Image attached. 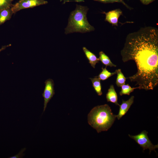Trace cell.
<instances>
[{
    "label": "cell",
    "mask_w": 158,
    "mask_h": 158,
    "mask_svg": "<svg viewBox=\"0 0 158 158\" xmlns=\"http://www.w3.org/2000/svg\"><path fill=\"white\" fill-rule=\"evenodd\" d=\"M13 14L11 7L0 10V25L9 20Z\"/></svg>",
    "instance_id": "cell-11"
},
{
    "label": "cell",
    "mask_w": 158,
    "mask_h": 158,
    "mask_svg": "<svg viewBox=\"0 0 158 158\" xmlns=\"http://www.w3.org/2000/svg\"><path fill=\"white\" fill-rule=\"evenodd\" d=\"M83 49L86 57L89 61V63L93 68H95L96 63L100 61L99 59L86 47H83Z\"/></svg>",
    "instance_id": "cell-10"
},
{
    "label": "cell",
    "mask_w": 158,
    "mask_h": 158,
    "mask_svg": "<svg viewBox=\"0 0 158 158\" xmlns=\"http://www.w3.org/2000/svg\"><path fill=\"white\" fill-rule=\"evenodd\" d=\"M89 9L87 6L76 5L75 10L70 15L68 25L65 29V34L75 32L84 33L95 30V28L89 23L87 17Z\"/></svg>",
    "instance_id": "cell-3"
},
{
    "label": "cell",
    "mask_w": 158,
    "mask_h": 158,
    "mask_svg": "<svg viewBox=\"0 0 158 158\" xmlns=\"http://www.w3.org/2000/svg\"><path fill=\"white\" fill-rule=\"evenodd\" d=\"M105 15V20L113 25L118 26V19L122 14V11L120 8L116 9L108 12H103Z\"/></svg>",
    "instance_id": "cell-7"
},
{
    "label": "cell",
    "mask_w": 158,
    "mask_h": 158,
    "mask_svg": "<svg viewBox=\"0 0 158 158\" xmlns=\"http://www.w3.org/2000/svg\"><path fill=\"white\" fill-rule=\"evenodd\" d=\"M117 76L116 83L118 87H121L122 85L125 84V82L127 78H126L121 71L120 69L116 70Z\"/></svg>",
    "instance_id": "cell-15"
},
{
    "label": "cell",
    "mask_w": 158,
    "mask_h": 158,
    "mask_svg": "<svg viewBox=\"0 0 158 158\" xmlns=\"http://www.w3.org/2000/svg\"><path fill=\"white\" fill-rule=\"evenodd\" d=\"M106 98L108 102H111L116 105L119 106V104L118 102L117 95L113 85H110L106 94Z\"/></svg>",
    "instance_id": "cell-9"
},
{
    "label": "cell",
    "mask_w": 158,
    "mask_h": 158,
    "mask_svg": "<svg viewBox=\"0 0 158 158\" xmlns=\"http://www.w3.org/2000/svg\"><path fill=\"white\" fill-rule=\"evenodd\" d=\"M121 87V90L119 93L120 96L123 95H130V94L135 89H138V87H132L128 84L123 85Z\"/></svg>",
    "instance_id": "cell-16"
},
{
    "label": "cell",
    "mask_w": 158,
    "mask_h": 158,
    "mask_svg": "<svg viewBox=\"0 0 158 158\" xmlns=\"http://www.w3.org/2000/svg\"><path fill=\"white\" fill-rule=\"evenodd\" d=\"M155 0H140L141 2L143 4L148 5Z\"/></svg>",
    "instance_id": "cell-20"
},
{
    "label": "cell",
    "mask_w": 158,
    "mask_h": 158,
    "mask_svg": "<svg viewBox=\"0 0 158 158\" xmlns=\"http://www.w3.org/2000/svg\"><path fill=\"white\" fill-rule=\"evenodd\" d=\"M45 87L42 95L44 99L43 113L45 111L47 104L55 94L54 83L53 80L49 79L45 82Z\"/></svg>",
    "instance_id": "cell-6"
},
{
    "label": "cell",
    "mask_w": 158,
    "mask_h": 158,
    "mask_svg": "<svg viewBox=\"0 0 158 158\" xmlns=\"http://www.w3.org/2000/svg\"><path fill=\"white\" fill-rule=\"evenodd\" d=\"M48 3L44 0H19L15 4H12L11 8L13 13H15L22 9L46 4Z\"/></svg>",
    "instance_id": "cell-5"
},
{
    "label": "cell",
    "mask_w": 158,
    "mask_h": 158,
    "mask_svg": "<svg viewBox=\"0 0 158 158\" xmlns=\"http://www.w3.org/2000/svg\"><path fill=\"white\" fill-rule=\"evenodd\" d=\"M134 98V96H132L127 101L122 100L121 104L119 105V109L118 114V115H116V118L118 120L120 119L127 112L133 103Z\"/></svg>",
    "instance_id": "cell-8"
},
{
    "label": "cell",
    "mask_w": 158,
    "mask_h": 158,
    "mask_svg": "<svg viewBox=\"0 0 158 158\" xmlns=\"http://www.w3.org/2000/svg\"><path fill=\"white\" fill-rule=\"evenodd\" d=\"M89 124L98 133L107 131L112 126L116 118L107 104L96 106L88 115Z\"/></svg>",
    "instance_id": "cell-2"
},
{
    "label": "cell",
    "mask_w": 158,
    "mask_h": 158,
    "mask_svg": "<svg viewBox=\"0 0 158 158\" xmlns=\"http://www.w3.org/2000/svg\"><path fill=\"white\" fill-rule=\"evenodd\" d=\"M13 0H0V10L11 7Z\"/></svg>",
    "instance_id": "cell-18"
},
{
    "label": "cell",
    "mask_w": 158,
    "mask_h": 158,
    "mask_svg": "<svg viewBox=\"0 0 158 158\" xmlns=\"http://www.w3.org/2000/svg\"><path fill=\"white\" fill-rule=\"evenodd\" d=\"M99 59L102 63L106 67L109 66L110 67H116V66L111 61L109 57L103 51H100L99 53Z\"/></svg>",
    "instance_id": "cell-12"
},
{
    "label": "cell",
    "mask_w": 158,
    "mask_h": 158,
    "mask_svg": "<svg viewBox=\"0 0 158 158\" xmlns=\"http://www.w3.org/2000/svg\"><path fill=\"white\" fill-rule=\"evenodd\" d=\"M102 71L96 77L98 78L100 80H106L109 77L116 74V71L112 73H111L107 69V67L106 66L104 68L102 67Z\"/></svg>",
    "instance_id": "cell-14"
},
{
    "label": "cell",
    "mask_w": 158,
    "mask_h": 158,
    "mask_svg": "<svg viewBox=\"0 0 158 158\" xmlns=\"http://www.w3.org/2000/svg\"><path fill=\"white\" fill-rule=\"evenodd\" d=\"M123 61H134L137 71L127 78L140 90H153L158 84V29L145 26L128 34L121 51Z\"/></svg>",
    "instance_id": "cell-1"
},
{
    "label": "cell",
    "mask_w": 158,
    "mask_h": 158,
    "mask_svg": "<svg viewBox=\"0 0 158 158\" xmlns=\"http://www.w3.org/2000/svg\"><path fill=\"white\" fill-rule=\"evenodd\" d=\"M11 44H9L7 45L2 46L1 48L0 49V52L2 51L5 50L7 47L11 46Z\"/></svg>",
    "instance_id": "cell-21"
},
{
    "label": "cell",
    "mask_w": 158,
    "mask_h": 158,
    "mask_svg": "<svg viewBox=\"0 0 158 158\" xmlns=\"http://www.w3.org/2000/svg\"><path fill=\"white\" fill-rule=\"evenodd\" d=\"M25 150V148H24L23 150H22L20 152L18 153V154H17L16 155L14 156H13L11 157H10V158H20V157H22V154L23 152Z\"/></svg>",
    "instance_id": "cell-19"
},
{
    "label": "cell",
    "mask_w": 158,
    "mask_h": 158,
    "mask_svg": "<svg viewBox=\"0 0 158 158\" xmlns=\"http://www.w3.org/2000/svg\"><path fill=\"white\" fill-rule=\"evenodd\" d=\"M104 4L112 3L114 2L120 3L123 4L128 9L131 10L133 9L132 8L127 4L123 0H93Z\"/></svg>",
    "instance_id": "cell-17"
},
{
    "label": "cell",
    "mask_w": 158,
    "mask_h": 158,
    "mask_svg": "<svg viewBox=\"0 0 158 158\" xmlns=\"http://www.w3.org/2000/svg\"><path fill=\"white\" fill-rule=\"evenodd\" d=\"M147 133L146 130H143L137 135H132L129 134L128 135L142 147L143 150L149 149L150 153L152 150L156 152L155 150L158 148V145H154L152 143L148 137Z\"/></svg>",
    "instance_id": "cell-4"
},
{
    "label": "cell",
    "mask_w": 158,
    "mask_h": 158,
    "mask_svg": "<svg viewBox=\"0 0 158 158\" xmlns=\"http://www.w3.org/2000/svg\"><path fill=\"white\" fill-rule=\"evenodd\" d=\"M90 79L95 91L99 96L101 95L102 94V87L100 80L96 76L94 78H90Z\"/></svg>",
    "instance_id": "cell-13"
}]
</instances>
